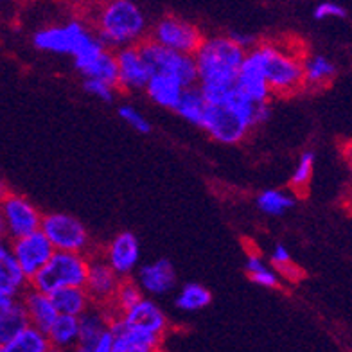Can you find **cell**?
I'll list each match as a JSON object with an SVG mask.
<instances>
[{
    "label": "cell",
    "mask_w": 352,
    "mask_h": 352,
    "mask_svg": "<svg viewBox=\"0 0 352 352\" xmlns=\"http://www.w3.org/2000/svg\"><path fill=\"white\" fill-rule=\"evenodd\" d=\"M245 54V49L230 34L204 36L192 56L198 70L196 87L201 90L207 102L225 101L234 92L237 70L241 67Z\"/></svg>",
    "instance_id": "cell-1"
},
{
    "label": "cell",
    "mask_w": 352,
    "mask_h": 352,
    "mask_svg": "<svg viewBox=\"0 0 352 352\" xmlns=\"http://www.w3.org/2000/svg\"><path fill=\"white\" fill-rule=\"evenodd\" d=\"M90 25L111 51L139 45L148 38V19L133 0H104L94 11Z\"/></svg>",
    "instance_id": "cell-2"
},
{
    "label": "cell",
    "mask_w": 352,
    "mask_h": 352,
    "mask_svg": "<svg viewBox=\"0 0 352 352\" xmlns=\"http://www.w3.org/2000/svg\"><path fill=\"white\" fill-rule=\"evenodd\" d=\"M254 113V102L239 96L234 88V92L225 101L207 102L199 128L216 142L234 146L243 142L255 128Z\"/></svg>",
    "instance_id": "cell-3"
},
{
    "label": "cell",
    "mask_w": 352,
    "mask_h": 352,
    "mask_svg": "<svg viewBox=\"0 0 352 352\" xmlns=\"http://www.w3.org/2000/svg\"><path fill=\"white\" fill-rule=\"evenodd\" d=\"M254 52L263 69L272 96H293L304 88L302 81V58L293 47L277 42L255 43Z\"/></svg>",
    "instance_id": "cell-4"
},
{
    "label": "cell",
    "mask_w": 352,
    "mask_h": 352,
    "mask_svg": "<svg viewBox=\"0 0 352 352\" xmlns=\"http://www.w3.org/2000/svg\"><path fill=\"white\" fill-rule=\"evenodd\" d=\"M88 272V255L83 252L54 250L52 257L31 280L29 286L51 295L67 286H85Z\"/></svg>",
    "instance_id": "cell-5"
},
{
    "label": "cell",
    "mask_w": 352,
    "mask_h": 352,
    "mask_svg": "<svg viewBox=\"0 0 352 352\" xmlns=\"http://www.w3.org/2000/svg\"><path fill=\"white\" fill-rule=\"evenodd\" d=\"M96 38L92 25L83 20H69L65 23H54L38 29L33 34V45L36 51L58 56H74L88 42Z\"/></svg>",
    "instance_id": "cell-6"
},
{
    "label": "cell",
    "mask_w": 352,
    "mask_h": 352,
    "mask_svg": "<svg viewBox=\"0 0 352 352\" xmlns=\"http://www.w3.org/2000/svg\"><path fill=\"white\" fill-rule=\"evenodd\" d=\"M139 47L151 72H162V74L173 76L178 81H182L184 87L196 85L198 70H196V61L192 54L171 51V49L160 45L151 38H146L144 42L139 43Z\"/></svg>",
    "instance_id": "cell-7"
},
{
    "label": "cell",
    "mask_w": 352,
    "mask_h": 352,
    "mask_svg": "<svg viewBox=\"0 0 352 352\" xmlns=\"http://www.w3.org/2000/svg\"><path fill=\"white\" fill-rule=\"evenodd\" d=\"M40 230L54 246V250L83 252L90 246V234L76 216L67 212H51L42 218Z\"/></svg>",
    "instance_id": "cell-8"
},
{
    "label": "cell",
    "mask_w": 352,
    "mask_h": 352,
    "mask_svg": "<svg viewBox=\"0 0 352 352\" xmlns=\"http://www.w3.org/2000/svg\"><path fill=\"white\" fill-rule=\"evenodd\" d=\"M43 214L25 196L6 190L0 196V219L8 239H16L34 230H40Z\"/></svg>",
    "instance_id": "cell-9"
},
{
    "label": "cell",
    "mask_w": 352,
    "mask_h": 352,
    "mask_svg": "<svg viewBox=\"0 0 352 352\" xmlns=\"http://www.w3.org/2000/svg\"><path fill=\"white\" fill-rule=\"evenodd\" d=\"M111 311L99 304H92L79 316V342L81 352H113Z\"/></svg>",
    "instance_id": "cell-10"
},
{
    "label": "cell",
    "mask_w": 352,
    "mask_h": 352,
    "mask_svg": "<svg viewBox=\"0 0 352 352\" xmlns=\"http://www.w3.org/2000/svg\"><path fill=\"white\" fill-rule=\"evenodd\" d=\"M149 38L171 51L195 54L204 40V34L189 20L175 16V14H167L155 23Z\"/></svg>",
    "instance_id": "cell-11"
},
{
    "label": "cell",
    "mask_w": 352,
    "mask_h": 352,
    "mask_svg": "<svg viewBox=\"0 0 352 352\" xmlns=\"http://www.w3.org/2000/svg\"><path fill=\"white\" fill-rule=\"evenodd\" d=\"M10 252L22 268L23 275L31 280L54 254V246L42 230H34L22 237L11 239Z\"/></svg>",
    "instance_id": "cell-12"
},
{
    "label": "cell",
    "mask_w": 352,
    "mask_h": 352,
    "mask_svg": "<svg viewBox=\"0 0 352 352\" xmlns=\"http://www.w3.org/2000/svg\"><path fill=\"white\" fill-rule=\"evenodd\" d=\"M117 61V90L122 92H142L149 78L151 69L144 60L139 45H128L116 49Z\"/></svg>",
    "instance_id": "cell-13"
},
{
    "label": "cell",
    "mask_w": 352,
    "mask_h": 352,
    "mask_svg": "<svg viewBox=\"0 0 352 352\" xmlns=\"http://www.w3.org/2000/svg\"><path fill=\"white\" fill-rule=\"evenodd\" d=\"M121 277L111 268L104 257H88V272L85 278V289L94 304L108 307L116 295Z\"/></svg>",
    "instance_id": "cell-14"
},
{
    "label": "cell",
    "mask_w": 352,
    "mask_h": 352,
    "mask_svg": "<svg viewBox=\"0 0 352 352\" xmlns=\"http://www.w3.org/2000/svg\"><path fill=\"white\" fill-rule=\"evenodd\" d=\"M236 92L248 99L254 104L259 102H270L272 99V90H270L266 79H264L261 63L255 56L254 49H248L243 58V63L237 70L236 78Z\"/></svg>",
    "instance_id": "cell-15"
},
{
    "label": "cell",
    "mask_w": 352,
    "mask_h": 352,
    "mask_svg": "<svg viewBox=\"0 0 352 352\" xmlns=\"http://www.w3.org/2000/svg\"><path fill=\"white\" fill-rule=\"evenodd\" d=\"M102 257L121 278L131 277L140 266V243L133 232L117 234L104 248Z\"/></svg>",
    "instance_id": "cell-16"
},
{
    "label": "cell",
    "mask_w": 352,
    "mask_h": 352,
    "mask_svg": "<svg viewBox=\"0 0 352 352\" xmlns=\"http://www.w3.org/2000/svg\"><path fill=\"white\" fill-rule=\"evenodd\" d=\"M110 325L116 338L113 352H155L162 347L164 336L131 327L116 313H111Z\"/></svg>",
    "instance_id": "cell-17"
},
{
    "label": "cell",
    "mask_w": 352,
    "mask_h": 352,
    "mask_svg": "<svg viewBox=\"0 0 352 352\" xmlns=\"http://www.w3.org/2000/svg\"><path fill=\"white\" fill-rule=\"evenodd\" d=\"M137 284L148 297H164L175 289L176 272L171 261L157 259L137 268Z\"/></svg>",
    "instance_id": "cell-18"
},
{
    "label": "cell",
    "mask_w": 352,
    "mask_h": 352,
    "mask_svg": "<svg viewBox=\"0 0 352 352\" xmlns=\"http://www.w3.org/2000/svg\"><path fill=\"white\" fill-rule=\"evenodd\" d=\"M119 316L131 327L148 331V333L158 334V336H166L169 331V318H167L166 311L149 297H142L135 306L126 309Z\"/></svg>",
    "instance_id": "cell-19"
},
{
    "label": "cell",
    "mask_w": 352,
    "mask_h": 352,
    "mask_svg": "<svg viewBox=\"0 0 352 352\" xmlns=\"http://www.w3.org/2000/svg\"><path fill=\"white\" fill-rule=\"evenodd\" d=\"M20 300L23 304V309L28 313L29 324L38 327L42 331H49V327L52 325L56 318H58V309H56L54 302H52L51 295L40 292V289H34V287L28 286L25 292L20 295Z\"/></svg>",
    "instance_id": "cell-20"
},
{
    "label": "cell",
    "mask_w": 352,
    "mask_h": 352,
    "mask_svg": "<svg viewBox=\"0 0 352 352\" xmlns=\"http://www.w3.org/2000/svg\"><path fill=\"white\" fill-rule=\"evenodd\" d=\"M186 88L187 87H184L182 81H178L173 76L162 74V72H153L146 88H144V92L148 94V98L157 107L166 108V110H175Z\"/></svg>",
    "instance_id": "cell-21"
},
{
    "label": "cell",
    "mask_w": 352,
    "mask_h": 352,
    "mask_svg": "<svg viewBox=\"0 0 352 352\" xmlns=\"http://www.w3.org/2000/svg\"><path fill=\"white\" fill-rule=\"evenodd\" d=\"M336 65L322 54H304L302 58V81H304V88L309 90H320L325 88L327 85L333 83V79L336 78Z\"/></svg>",
    "instance_id": "cell-22"
},
{
    "label": "cell",
    "mask_w": 352,
    "mask_h": 352,
    "mask_svg": "<svg viewBox=\"0 0 352 352\" xmlns=\"http://www.w3.org/2000/svg\"><path fill=\"white\" fill-rule=\"evenodd\" d=\"M52 351H69L78 349L79 342V316L58 315L47 331Z\"/></svg>",
    "instance_id": "cell-23"
},
{
    "label": "cell",
    "mask_w": 352,
    "mask_h": 352,
    "mask_svg": "<svg viewBox=\"0 0 352 352\" xmlns=\"http://www.w3.org/2000/svg\"><path fill=\"white\" fill-rule=\"evenodd\" d=\"M51 298L60 315L81 316L94 304L85 286L60 287L51 293Z\"/></svg>",
    "instance_id": "cell-24"
},
{
    "label": "cell",
    "mask_w": 352,
    "mask_h": 352,
    "mask_svg": "<svg viewBox=\"0 0 352 352\" xmlns=\"http://www.w3.org/2000/svg\"><path fill=\"white\" fill-rule=\"evenodd\" d=\"M245 272L252 283L268 289H277L280 287V278L283 275L270 264V261H264L259 252H248L245 259Z\"/></svg>",
    "instance_id": "cell-25"
},
{
    "label": "cell",
    "mask_w": 352,
    "mask_h": 352,
    "mask_svg": "<svg viewBox=\"0 0 352 352\" xmlns=\"http://www.w3.org/2000/svg\"><path fill=\"white\" fill-rule=\"evenodd\" d=\"M29 325L28 313L23 309V304L20 298L0 309V349Z\"/></svg>",
    "instance_id": "cell-26"
},
{
    "label": "cell",
    "mask_w": 352,
    "mask_h": 352,
    "mask_svg": "<svg viewBox=\"0 0 352 352\" xmlns=\"http://www.w3.org/2000/svg\"><path fill=\"white\" fill-rule=\"evenodd\" d=\"M51 342L45 331L29 324L23 327L10 343H6L2 352H51Z\"/></svg>",
    "instance_id": "cell-27"
},
{
    "label": "cell",
    "mask_w": 352,
    "mask_h": 352,
    "mask_svg": "<svg viewBox=\"0 0 352 352\" xmlns=\"http://www.w3.org/2000/svg\"><path fill=\"white\" fill-rule=\"evenodd\" d=\"M205 108H207V99L204 98L201 90L196 85H192V87H187L184 90L180 101L173 111H176L186 122L199 128L201 121H204Z\"/></svg>",
    "instance_id": "cell-28"
},
{
    "label": "cell",
    "mask_w": 352,
    "mask_h": 352,
    "mask_svg": "<svg viewBox=\"0 0 352 352\" xmlns=\"http://www.w3.org/2000/svg\"><path fill=\"white\" fill-rule=\"evenodd\" d=\"M255 205L266 216H283L297 205L295 192H287L284 189H266L257 195Z\"/></svg>",
    "instance_id": "cell-29"
},
{
    "label": "cell",
    "mask_w": 352,
    "mask_h": 352,
    "mask_svg": "<svg viewBox=\"0 0 352 352\" xmlns=\"http://www.w3.org/2000/svg\"><path fill=\"white\" fill-rule=\"evenodd\" d=\"M212 302V293L209 287L201 286L198 283H189L180 287V292L175 297V306L186 313H196L204 311L210 306Z\"/></svg>",
    "instance_id": "cell-30"
},
{
    "label": "cell",
    "mask_w": 352,
    "mask_h": 352,
    "mask_svg": "<svg viewBox=\"0 0 352 352\" xmlns=\"http://www.w3.org/2000/svg\"><path fill=\"white\" fill-rule=\"evenodd\" d=\"M142 297L144 292L140 289L137 280H133L131 277L121 278V283H119V287H117L116 295L111 298L108 309L111 313H116V315H121L126 309H130L131 306H135Z\"/></svg>",
    "instance_id": "cell-31"
},
{
    "label": "cell",
    "mask_w": 352,
    "mask_h": 352,
    "mask_svg": "<svg viewBox=\"0 0 352 352\" xmlns=\"http://www.w3.org/2000/svg\"><path fill=\"white\" fill-rule=\"evenodd\" d=\"M83 78H96L102 79L107 83L116 85L117 87V61H116V51L111 49H104L102 54L99 56L98 60L92 61L90 65L85 70Z\"/></svg>",
    "instance_id": "cell-32"
},
{
    "label": "cell",
    "mask_w": 352,
    "mask_h": 352,
    "mask_svg": "<svg viewBox=\"0 0 352 352\" xmlns=\"http://www.w3.org/2000/svg\"><path fill=\"white\" fill-rule=\"evenodd\" d=\"M315 160L316 157L313 151H304L298 158L297 166L292 173V178H289V187L295 195L306 192L307 187H309L313 173H315Z\"/></svg>",
    "instance_id": "cell-33"
},
{
    "label": "cell",
    "mask_w": 352,
    "mask_h": 352,
    "mask_svg": "<svg viewBox=\"0 0 352 352\" xmlns=\"http://www.w3.org/2000/svg\"><path fill=\"white\" fill-rule=\"evenodd\" d=\"M270 264L286 278H292V280L300 278L302 272L295 266L292 254H289V250H287L286 245H283V243H277L274 246V250L270 254Z\"/></svg>",
    "instance_id": "cell-34"
},
{
    "label": "cell",
    "mask_w": 352,
    "mask_h": 352,
    "mask_svg": "<svg viewBox=\"0 0 352 352\" xmlns=\"http://www.w3.org/2000/svg\"><path fill=\"white\" fill-rule=\"evenodd\" d=\"M83 90L90 96H94L99 101L111 102L117 96V87L111 83H107L102 79L96 78H85L83 79Z\"/></svg>",
    "instance_id": "cell-35"
},
{
    "label": "cell",
    "mask_w": 352,
    "mask_h": 352,
    "mask_svg": "<svg viewBox=\"0 0 352 352\" xmlns=\"http://www.w3.org/2000/svg\"><path fill=\"white\" fill-rule=\"evenodd\" d=\"M119 117H121L122 121L130 126V128H133L135 131H139V133L142 135L151 133V130H153V128H151V122L146 119V116L140 113L137 108L130 107V104H122V107H119Z\"/></svg>",
    "instance_id": "cell-36"
},
{
    "label": "cell",
    "mask_w": 352,
    "mask_h": 352,
    "mask_svg": "<svg viewBox=\"0 0 352 352\" xmlns=\"http://www.w3.org/2000/svg\"><path fill=\"white\" fill-rule=\"evenodd\" d=\"M313 16L315 20H329V19H345L347 16V10L343 8L338 2H331V0H325V2H320L318 6L313 11Z\"/></svg>",
    "instance_id": "cell-37"
},
{
    "label": "cell",
    "mask_w": 352,
    "mask_h": 352,
    "mask_svg": "<svg viewBox=\"0 0 352 352\" xmlns=\"http://www.w3.org/2000/svg\"><path fill=\"white\" fill-rule=\"evenodd\" d=\"M232 38H234V40H236L237 43H239V45L243 47V49H245V51H248V49H252V47L255 45V38L254 36H250V34H246V33H232L230 34Z\"/></svg>",
    "instance_id": "cell-38"
},
{
    "label": "cell",
    "mask_w": 352,
    "mask_h": 352,
    "mask_svg": "<svg viewBox=\"0 0 352 352\" xmlns=\"http://www.w3.org/2000/svg\"><path fill=\"white\" fill-rule=\"evenodd\" d=\"M347 162H349V175H351V180H349V190H351V201H352V148L347 151Z\"/></svg>",
    "instance_id": "cell-39"
},
{
    "label": "cell",
    "mask_w": 352,
    "mask_h": 352,
    "mask_svg": "<svg viewBox=\"0 0 352 352\" xmlns=\"http://www.w3.org/2000/svg\"><path fill=\"white\" fill-rule=\"evenodd\" d=\"M8 245V236H6L4 225H2V219H0V246Z\"/></svg>",
    "instance_id": "cell-40"
},
{
    "label": "cell",
    "mask_w": 352,
    "mask_h": 352,
    "mask_svg": "<svg viewBox=\"0 0 352 352\" xmlns=\"http://www.w3.org/2000/svg\"><path fill=\"white\" fill-rule=\"evenodd\" d=\"M0 352H2V349H0Z\"/></svg>",
    "instance_id": "cell-41"
}]
</instances>
